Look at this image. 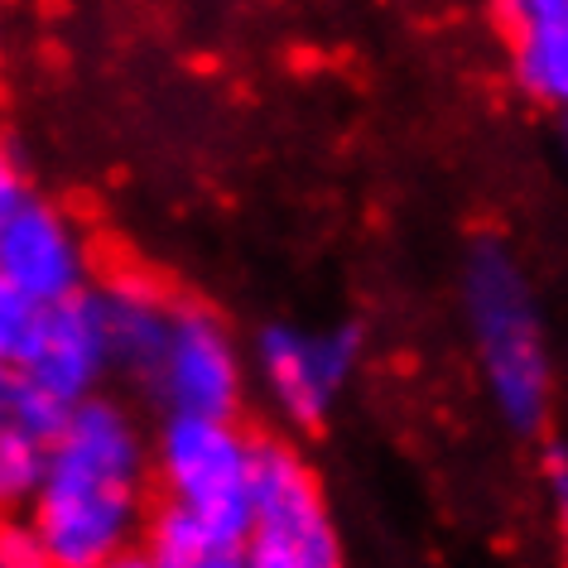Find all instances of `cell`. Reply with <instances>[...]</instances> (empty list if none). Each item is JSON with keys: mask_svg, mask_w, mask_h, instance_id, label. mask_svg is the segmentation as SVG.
Returning <instances> with one entry per match:
<instances>
[{"mask_svg": "<svg viewBox=\"0 0 568 568\" xmlns=\"http://www.w3.org/2000/svg\"><path fill=\"white\" fill-rule=\"evenodd\" d=\"M510 24V59L525 92L568 106V0H501Z\"/></svg>", "mask_w": 568, "mask_h": 568, "instance_id": "cell-11", "label": "cell"}, {"mask_svg": "<svg viewBox=\"0 0 568 568\" xmlns=\"http://www.w3.org/2000/svg\"><path fill=\"white\" fill-rule=\"evenodd\" d=\"M545 481H549V501H554V516H559V530L568 539V448L564 444H549V453H545Z\"/></svg>", "mask_w": 568, "mask_h": 568, "instance_id": "cell-15", "label": "cell"}, {"mask_svg": "<svg viewBox=\"0 0 568 568\" xmlns=\"http://www.w3.org/2000/svg\"><path fill=\"white\" fill-rule=\"evenodd\" d=\"M261 434L246 419H154V516L145 549L164 568L241 554L255 501Z\"/></svg>", "mask_w": 568, "mask_h": 568, "instance_id": "cell-2", "label": "cell"}, {"mask_svg": "<svg viewBox=\"0 0 568 568\" xmlns=\"http://www.w3.org/2000/svg\"><path fill=\"white\" fill-rule=\"evenodd\" d=\"M0 270H6L39 308L92 294L97 280L106 275L102 251H97L88 222H82L73 207L53 203L44 193H34V203L0 232Z\"/></svg>", "mask_w": 568, "mask_h": 568, "instance_id": "cell-7", "label": "cell"}, {"mask_svg": "<svg viewBox=\"0 0 568 568\" xmlns=\"http://www.w3.org/2000/svg\"><path fill=\"white\" fill-rule=\"evenodd\" d=\"M97 304H102L106 328H111L116 386H125V395H135L154 352L164 343L169 323L179 314L183 290L145 265H106V275L97 280Z\"/></svg>", "mask_w": 568, "mask_h": 568, "instance_id": "cell-10", "label": "cell"}, {"mask_svg": "<svg viewBox=\"0 0 568 568\" xmlns=\"http://www.w3.org/2000/svg\"><path fill=\"white\" fill-rule=\"evenodd\" d=\"M251 347H241L217 308L183 294L160 352L131 400L154 415H207V419H246L251 405Z\"/></svg>", "mask_w": 568, "mask_h": 568, "instance_id": "cell-6", "label": "cell"}, {"mask_svg": "<svg viewBox=\"0 0 568 568\" xmlns=\"http://www.w3.org/2000/svg\"><path fill=\"white\" fill-rule=\"evenodd\" d=\"M154 516V424L121 390L63 415L30 520L59 568H97L145 545Z\"/></svg>", "mask_w": 568, "mask_h": 568, "instance_id": "cell-1", "label": "cell"}, {"mask_svg": "<svg viewBox=\"0 0 568 568\" xmlns=\"http://www.w3.org/2000/svg\"><path fill=\"white\" fill-rule=\"evenodd\" d=\"M0 568H59L30 520H0Z\"/></svg>", "mask_w": 568, "mask_h": 568, "instance_id": "cell-13", "label": "cell"}, {"mask_svg": "<svg viewBox=\"0 0 568 568\" xmlns=\"http://www.w3.org/2000/svg\"><path fill=\"white\" fill-rule=\"evenodd\" d=\"M20 366L63 409L116 390V352H111V328L102 304H97V290L39 308L34 337L24 347Z\"/></svg>", "mask_w": 568, "mask_h": 568, "instance_id": "cell-8", "label": "cell"}, {"mask_svg": "<svg viewBox=\"0 0 568 568\" xmlns=\"http://www.w3.org/2000/svg\"><path fill=\"white\" fill-rule=\"evenodd\" d=\"M246 568H347V539L333 516L328 481L304 438L265 429L255 453L251 530L241 545Z\"/></svg>", "mask_w": 568, "mask_h": 568, "instance_id": "cell-4", "label": "cell"}, {"mask_svg": "<svg viewBox=\"0 0 568 568\" xmlns=\"http://www.w3.org/2000/svg\"><path fill=\"white\" fill-rule=\"evenodd\" d=\"M463 314L496 415L510 434L535 438L549 419V347L530 280L501 241L467 251Z\"/></svg>", "mask_w": 568, "mask_h": 568, "instance_id": "cell-3", "label": "cell"}, {"mask_svg": "<svg viewBox=\"0 0 568 568\" xmlns=\"http://www.w3.org/2000/svg\"><path fill=\"white\" fill-rule=\"evenodd\" d=\"M366 337L357 323H265L251 343V381L284 434L328 429L362 372Z\"/></svg>", "mask_w": 568, "mask_h": 568, "instance_id": "cell-5", "label": "cell"}, {"mask_svg": "<svg viewBox=\"0 0 568 568\" xmlns=\"http://www.w3.org/2000/svg\"><path fill=\"white\" fill-rule=\"evenodd\" d=\"M34 323H39V304L0 270V362L24 357V347H30V337H34Z\"/></svg>", "mask_w": 568, "mask_h": 568, "instance_id": "cell-12", "label": "cell"}, {"mask_svg": "<svg viewBox=\"0 0 568 568\" xmlns=\"http://www.w3.org/2000/svg\"><path fill=\"white\" fill-rule=\"evenodd\" d=\"M97 568H164V564L154 559L145 545H135V549H125V554H116V559H106V564H97Z\"/></svg>", "mask_w": 568, "mask_h": 568, "instance_id": "cell-16", "label": "cell"}, {"mask_svg": "<svg viewBox=\"0 0 568 568\" xmlns=\"http://www.w3.org/2000/svg\"><path fill=\"white\" fill-rule=\"evenodd\" d=\"M30 203H34V183L24 174V160L16 154V145L0 135V232H6Z\"/></svg>", "mask_w": 568, "mask_h": 568, "instance_id": "cell-14", "label": "cell"}, {"mask_svg": "<svg viewBox=\"0 0 568 568\" xmlns=\"http://www.w3.org/2000/svg\"><path fill=\"white\" fill-rule=\"evenodd\" d=\"M183 568H246V564H241V554H212V559H197Z\"/></svg>", "mask_w": 568, "mask_h": 568, "instance_id": "cell-17", "label": "cell"}, {"mask_svg": "<svg viewBox=\"0 0 568 568\" xmlns=\"http://www.w3.org/2000/svg\"><path fill=\"white\" fill-rule=\"evenodd\" d=\"M63 415L20 362H0V520L30 516Z\"/></svg>", "mask_w": 568, "mask_h": 568, "instance_id": "cell-9", "label": "cell"}]
</instances>
